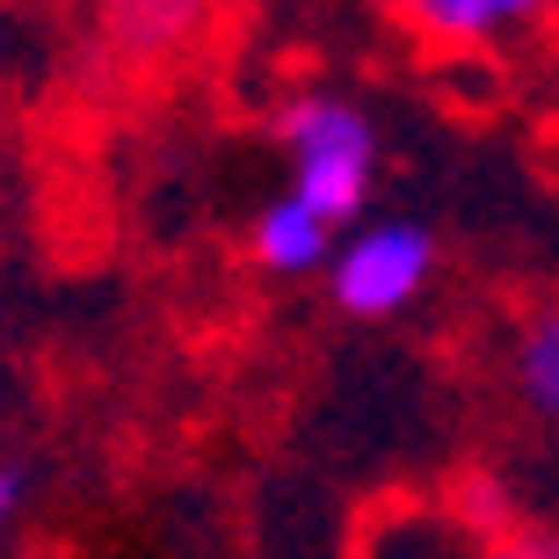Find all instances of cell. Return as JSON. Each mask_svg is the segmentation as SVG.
<instances>
[{"instance_id":"6da1fadb","label":"cell","mask_w":559,"mask_h":559,"mask_svg":"<svg viewBox=\"0 0 559 559\" xmlns=\"http://www.w3.org/2000/svg\"><path fill=\"white\" fill-rule=\"evenodd\" d=\"M276 139L290 160V197L312 204L328 226L356 218L378 182V124L342 95H290L276 109Z\"/></svg>"},{"instance_id":"7a4b0ae2","label":"cell","mask_w":559,"mask_h":559,"mask_svg":"<svg viewBox=\"0 0 559 559\" xmlns=\"http://www.w3.org/2000/svg\"><path fill=\"white\" fill-rule=\"evenodd\" d=\"M429 276H436V233L415 226V218H371L328 262L334 306L356 312V320H393V312H407Z\"/></svg>"},{"instance_id":"3957f363","label":"cell","mask_w":559,"mask_h":559,"mask_svg":"<svg viewBox=\"0 0 559 559\" xmlns=\"http://www.w3.org/2000/svg\"><path fill=\"white\" fill-rule=\"evenodd\" d=\"M218 0H95V29L117 59L153 66V59H182L189 44L211 29Z\"/></svg>"},{"instance_id":"277c9868","label":"cell","mask_w":559,"mask_h":559,"mask_svg":"<svg viewBox=\"0 0 559 559\" xmlns=\"http://www.w3.org/2000/svg\"><path fill=\"white\" fill-rule=\"evenodd\" d=\"M415 37L443 44V51H479V44H501L531 29V22L552 8V0H385Z\"/></svg>"},{"instance_id":"5b68a950","label":"cell","mask_w":559,"mask_h":559,"mask_svg":"<svg viewBox=\"0 0 559 559\" xmlns=\"http://www.w3.org/2000/svg\"><path fill=\"white\" fill-rule=\"evenodd\" d=\"M334 248H342V233H334L312 204H298L290 189L276 197V204L254 211V226H248V254L270 276H312V270H328Z\"/></svg>"},{"instance_id":"8992f818","label":"cell","mask_w":559,"mask_h":559,"mask_svg":"<svg viewBox=\"0 0 559 559\" xmlns=\"http://www.w3.org/2000/svg\"><path fill=\"white\" fill-rule=\"evenodd\" d=\"M509 378H516L523 415L545 421V429H559V298L523 320L516 356H509Z\"/></svg>"},{"instance_id":"52a82bcc","label":"cell","mask_w":559,"mask_h":559,"mask_svg":"<svg viewBox=\"0 0 559 559\" xmlns=\"http://www.w3.org/2000/svg\"><path fill=\"white\" fill-rule=\"evenodd\" d=\"M473 559H559V531H495Z\"/></svg>"},{"instance_id":"ba28073f","label":"cell","mask_w":559,"mask_h":559,"mask_svg":"<svg viewBox=\"0 0 559 559\" xmlns=\"http://www.w3.org/2000/svg\"><path fill=\"white\" fill-rule=\"evenodd\" d=\"M22 501H29V465L22 457H0V531L22 516Z\"/></svg>"}]
</instances>
